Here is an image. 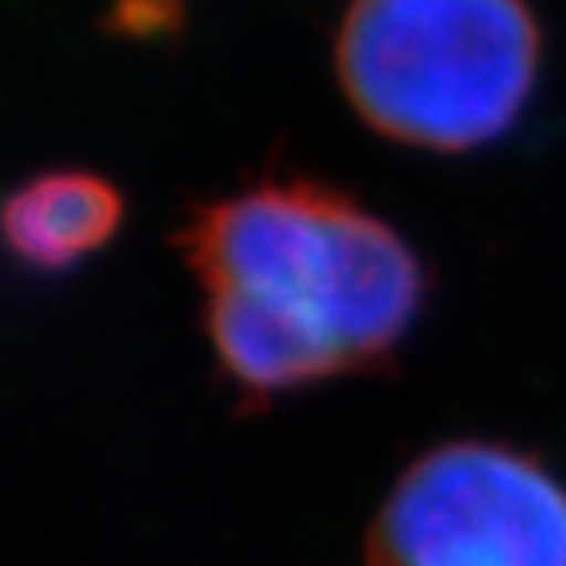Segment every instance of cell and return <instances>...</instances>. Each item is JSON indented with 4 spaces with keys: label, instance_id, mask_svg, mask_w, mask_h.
<instances>
[{
    "label": "cell",
    "instance_id": "6da1fadb",
    "mask_svg": "<svg viewBox=\"0 0 566 566\" xmlns=\"http://www.w3.org/2000/svg\"><path fill=\"white\" fill-rule=\"evenodd\" d=\"M186 252L224 374L283 394L374 363L421 303L409 244L318 186H260L197 212Z\"/></svg>",
    "mask_w": 566,
    "mask_h": 566
},
{
    "label": "cell",
    "instance_id": "7a4b0ae2",
    "mask_svg": "<svg viewBox=\"0 0 566 566\" xmlns=\"http://www.w3.org/2000/svg\"><path fill=\"white\" fill-rule=\"evenodd\" d=\"M335 63L378 134L457 154L515 123L539 71V28L523 0H354Z\"/></svg>",
    "mask_w": 566,
    "mask_h": 566
},
{
    "label": "cell",
    "instance_id": "3957f363",
    "mask_svg": "<svg viewBox=\"0 0 566 566\" xmlns=\"http://www.w3.org/2000/svg\"><path fill=\"white\" fill-rule=\"evenodd\" d=\"M366 566H566V488L504 444H437L389 488Z\"/></svg>",
    "mask_w": 566,
    "mask_h": 566
},
{
    "label": "cell",
    "instance_id": "277c9868",
    "mask_svg": "<svg viewBox=\"0 0 566 566\" xmlns=\"http://www.w3.org/2000/svg\"><path fill=\"white\" fill-rule=\"evenodd\" d=\"M123 197L111 181L83 169L32 177L4 209V237L24 264L60 272L115 237Z\"/></svg>",
    "mask_w": 566,
    "mask_h": 566
}]
</instances>
